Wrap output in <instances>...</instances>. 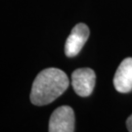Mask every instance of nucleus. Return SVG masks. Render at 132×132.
Here are the masks:
<instances>
[{
  "instance_id": "obj_6",
  "label": "nucleus",
  "mask_w": 132,
  "mask_h": 132,
  "mask_svg": "<svg viewBox=\"0 0 132 132\" xmlns=\"http://www.w3.org/2000/svg\"><path fill=\"white\" fill-rule=\"evenodd\" d=\"M126 125H127L128 131L132 132V114L127 118V120H126Z\"/></svg>"
},
{
  "instance_id": "obj_5",
  "label": "nucleus",
  "mask_w": 132,
  "mask_h": 132,
  "mask_svg": "<svg viewBox=\"0 0 132 132\" xmlns=\"http://www.w3.org/2000/svg\"><path fill=\"white\" fill-rule=\"evenodd\" d=\"M113 85L120 93L132 91V58H126L120 63L113 77Z\"/></svg>"
},
{
  "instance_id": "obj_3",
  "label": "nucleus",
  "mask_w": 132,
  "mask_h": 132,
  "mask_svg": "<svg viewBox=\"0 0 132 132\" xmlns=\"http://www.w3.org/2000/svg\"><path fill=\"white\" fill-rule=\"evenodd\" d=\"M96 76L93 70L88 68L78 69L71 75V85L77 95L81 97L89 96L95 87Z\"/></svg>"
},
{
  "instance_id": "obj_2",
  "label": "nucleus",
  "mask_w": 132,
  "mask_h": 132,
  "mask_svg": "<svg viewBox=\"0 0 132 132\" xmlns=\"http://www.w3.org/2000/svg\"><path fill=\"white\" fill-rule=\"evenodd\" d=\"M50 132L75 131V113L69 106H62L56 109L49 120Z\"/></svg>"
},
{
  "instance_id": "obj_4",
  "label": "nucleus",
  "mask_w": 132,
  "mask_h": 132,
  "mask_svg": "<svg viewBox=\"0 0 132 132\" xmlns=\"http://www.w3.org/2000/svg\"><path fill=\"white\" fill-rule=\"evenodd\" d=\"M89 37V28L84 24H77L72 28L71 34L67 39L65 44V54L67 57L76 56L82 47L84 46L85 42Z\"/></svg>"
},
{
  "instance_id": "obj_1",
  "label": "nucleus",
  "mask_w": 132,
  "mask_h": 132,
  "mask_svg": "<svg viewBox=\"0 0 132 132\" xmlns=\"http://www.w3.org/2000/svg\"><path fill=\"white\" fill-rule=\"evenodd\" d=\"M69 84V77L63 71L56 68L43 70L33 81L30 101L35 106L50 104L68 89Z\"/></svg>"
}]
</instances>
